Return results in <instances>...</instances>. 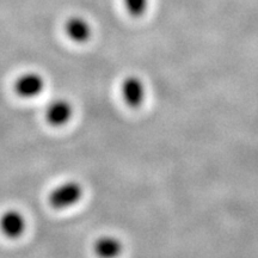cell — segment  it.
<instances>
[{
	"label": "cell",
	"mask_w": 258,
	"mask_h": 258,
	"mask_svg": "<svg viewBox=\"0 0 258 258\" xmlns=\"http://www.w3.org/2000/svg\"><path fill=\"white\" fill-rule=\"evenodd\" d=\"M83 196L84 188L78 180H64L49 192L48 202L57 211H63L78 205Z\"/></svg>",
	"instance_id": "cell-1"
},
{
	"label": "cell",
	"mask_w": 258,
	"mask_h": 258,
	"mask_svg": "<svg viewBox=\"0 0 258 258\" xmlns=\"http://www.w3.org/2000/svg\"><path fill=\"white\" fill-rule=\"evenodd\" d=\"M46 80L43 76L35 71H27L19 74L14 83L16 95L24 99L36 98L44 91Z\"/></svg>",
	"instance_id": "cell-2"
},
{
	"label": "cell",
	"mask_w": 258,
	"mask_h": 258,
	"mask_svg": "<svg viewBox=\"0 0 258 258\" xmlns=\"http://www.w3.org/2000/svg\"><path fill=\"white\" fill-rule=\"evenodd\" d=\"M73 114L72 103L64 98H56L47 104L44 118L51 127H63L72 120Z\"/></svg>",
	"instance_id": "cell-3"
},
{
	"label": "cell",
	"mask_w": 258,
	"mask_h": 258,
	"mask_svg": "<svg viewBox=\"0 0 258 258\" xmlns=\"http://www.w3.org/2000/svg\"><path fill=\"white\" fill-rule=\"evenodd\" d=\"M121 97L125 103V105L132 109H138L143 105L146 98V88L143 80L135 76H129L122 80Z\"/></svg>",
	"instance_id": "cell-4"
},
{
	"label": "cell",
	"mask_w": 258,
	"mask_h": 258,
	"mask_svg": "<svg viewBox=\"0 0 258 258\" xmlns=\"http://www.w3.org/2000/svg\"><path fill=\"white\" fill-rule=\"evenodd\" d=\"M27 230V219L18 209H8L0 215V231L10 239L22 237Z\"/></svg>",
	"instance_id": "cell-5"
},
{
	"label": "cell",
	"mask_w": 258,
	"mask_h": 258,
	"mask_svg": "<svg viewBox=\"0 0 258 258\" xmlns=\"http://www.w3.org/2000/svg\"><path fill=\"white\" fill-rule=\"evenodd\" d=\"M63 30L71 41L79 44L88 42L92 36L91 24L89 23L88 19L80 16H73L67 19Z\"/></svg>",
	"instance_id": "cell-6"
},
{
	"label": "cell",
	"mask_w": 258,
	"mask_h": 258,
	"mask_svg": "<svg viewBox=\"0 0 258 258\" xmlns=\"http://www.w3.org/2000/svg\"><path fill=\"white\" fill-rule=\"evenodd\" d=\"M92 249L98 258H117L123 251V245L114 235L104 234L97 238Z\"/></svg>",
	"instance_id": "cell-7"
},
{
	"label": "cell",
	"mask_w": 258,
	"mask_h": 258,
	"mask_svg": "<svg viewBox=\"0 0 258 258\" xmlns=\"http://www.w3.org/2000/svg\"><path fill=\"white\" fill-rule=\"evenodd\" d=\"M150 0H123L127 12L133 17H140L147 11Z\"/></svg>",
	"instance_id": "cell-8"
}]
</instances>
